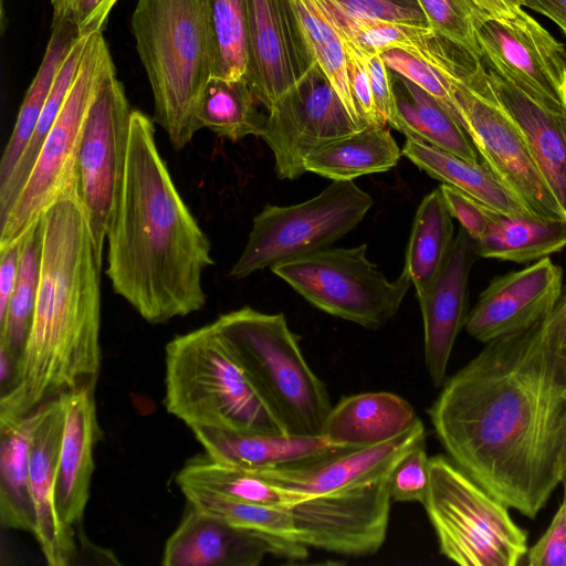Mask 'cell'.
Returning <instances> with one entry per match:
<instances>
[{
  "mask_svg": "<svg viewBox=\"0 0 566 566\" xmlns=\"http://www.w3.org/2000/svg\"><path fill=\"white\" fill-rule=\"evenodd\" d=\"M521 6L547 17L566 35V0H521Z\"/></svg>",
  "mask_w": 566,
  "mask_h": 566,
  "instance_id": "f907efd6",
  "label": "cell"
},
{
  "mask_svg": "<svg viewBox=\"0 0 566 566\" xmlns=\"http://www.w3.org/2000/svg\"><path fill=\"white\" fill-rule=\"evenodd\" d=\"M401 156L388 125L374 124L312 151L305 160V170L333 181L354 180L394 168Z\"/></svg>",
  "mask_w": 566,
  "mask_h": 566,
  "instance_id": "4316f807",
  "label": "cell"
},
{
  "mask_svg": "<svg viewBox=\"0 0 566 566\" xmlns=\"http://www.w3.org/2000/svg\"><path fill=\"white\" fill-rule=\"evenodd\" d=\"M454 240L450 216L439 188L419 205L409 237L405 269L417 296H422L439 274Z\"/></svg>",
  "mask_w": 566,
  "mask_h": 566,
  "instance_id": "836d02e7",
  "label": "cell"
},
{
  "mask_svg": "<svg viewBox=\"0 0 566 566\" xmlns=\"http://www.w3.org/2000/svg\"><path fill=\"white\" fill-rule=\"evenodd\" d=\"M132 33L154 96V119L175 149L199 130L196 108L212 75L208 0H137Z\"/></svg>",
  "mask_w": 566,
  "mask_h": 566,
  "instance_id": "277c9868",
  "label": "cell"
},
{
  "mask_svg": "<svg viewBox=\"0 0 566 566\" xmlns=\"http://www.w3.org/2000/svg\"><path fill=\"white\" fill-rule=\"evenodd\" d=\"M474 255V240L460 228L439 274L418 297L423 319L424 363L438 388L446 381L455 339L468 316V283Z\"/></svg>",
  "mask_w": 566,
  "mask_h": 566,
  "instance_id": "ffe728a7",
  "label": "cell"
},
{
  "mask_svg": "<svg viewBox=\"0 0 566 566\" xmlns=\"http://www.w3.org/2000/svg\"><path fill=\"white\" fill-rule=\"evenodd\" d=\"M361 129L317 64L269 111L262 134L280 179L294 180L307 156L328 142Z\"/></svg>",
  "mask_w": 566,
  "mask_h": 566,
  "instance_id": "5bb4252c",
  "label": "cell"
},
{
  "mask_svg": "<svg viewBox=\"0 0 566 566\" xmlns=\"http://www.w3.org/2000/svg\"><path fill=\"white\" fill-rule=\"evenodd\" d=\"M78 38L69 19L52 22V33L40 67L25 92L18 117L0 161V187L11 177L29 144L55 76Z\"/></svg>",
  "mask_w": 566,
  "mask_h": 566,
  "instance_id": "1f68e13d",
  "label": "cell"
},
{
  "mask_svg": "<svg viewBox=\"0 0 566 566\" xmlns=\"http://www.w3.org/2000/svg\"><path fill=\"white\" fill-rule=\"evenodd\" d=\"M401 151L432 178L465 192L496 212L536 216L483 161L465 160L412 137H406Z\"/></svg>",
  "mask_w": 566,
  "mask_h": 566,
  "instance_id": "484cf974",
  "label": "cell"
},
{
  "mask_svg": "<svg viewBox=\"0 0 566 566\" xmlns=\"http://www.w3.org/2000/svg\"><path fill=\"white\" fill-rule=\"evenodd\" d=\"M563 289V269L549 256L495 276L469 312L465 331L485 344L525 329L555 307Z\"/></svg>",
  "mask_w": 566,
  "mask_h": 566,
  "instance_id": "e0dca14e",
  "label": "cell"
},
{
  "mask_svg": "<svg viewBox=\"0 0 566 566\" xmlns=\"http://www.w3.org/2000/svg\"><path fill=\"white\" fill-rule=\"evenodd\" d=\"M191 431L209 457L249 471L301 465L350 449L335 444L323 434L241 432L210 427Z\"/></svg>",
  "mask_w": 566,
  "mask_h": 566,
  "instance_id": "603a6c76",
  "label": "cell"
},
{
  "mask_svg": "<svg viewBox=\"0 0 566 566\" xmlns=\"http://www.w3.org/2000/svg\"><path fill=\"white\" fill-rule=\"evenodd\" d=\"M424 441V427L418 418L408 430L380 443L345 449L301 465L254 472L304 499L346 492L388 478L397 463Z\"/></svg>",
  "mask_w": 566,
  "mask_h": 566,
  "instance_id": "ac0fdd59",
  "label": "cell"
},
{
  "mask_svg": "<svg viewBox=\"0 0 566 566\" xmlns=\"http://www.w3.org/2000/svg\"><path fill=\"white\" fill-rule=\"evenodd\" d=\"M109 55L103 32L88 36L65 103L39 150L24 186L0 220V249L18 243L46 210L74 187L84 120L102 67Z\"/></svg>",
  "mask_w": 566,
  "mask_h": 566,
  "instance_id": "8fae6325",
  "label": "cell"
},
{
  "mask_svg": "<svg viewBox=\"0 0 566 566\" xmlns=\"http://www.w3.org/2000/svg\"><path fill=\"white\" fill-rule=\"evenodd\" d=\"M259 101L245 77L227 80L211 76L196 108L198 128H208L218 136L238 142L247 136L261 137L266 115L258 108Z\"/></svg>",
  "mask_w": 566,
  "mask_h": 566,
  "instance_id": "d6a6232c",
  "label": "cell"
},
{
  "mask_svg": "<svg viewBox=\"0 0 566 566\" xmlns=\"http://www.w3.org/2000/svg\"><path fill=\"white\" fill-rule=\"evenodd\" d=\"M367 244L327 248L270 270L315 307L365 328L386 325L412 284L403 268L389 281L366 256Z\"/></svg>",
  "mask_w": 566,
  "mask_h": 566,
  "instance_id": "9c48e42d",
  "label": "cell"
},
{
  "mask_svg": "<svg viewBox=\"0 0 566 566\" xmlns=\"http://www.w3.org/2000/svg\"><path fill=\"white\" fill-rule=\"evenodd\" d=\"M87 39L88 36H78L71 48L55 76L42 114L22 157L11 177L0 187V220L7 214L24 186L39 150L65 103L76 77Z\"/></svg>",
  "mask_w": 566,
  "mask_h": 566,
  "instance_id": "74e56055",
  "label": "cell"
},
{
  "mask_svg": "<svg viewBox=\"0 0 566 566\" xmlns=\"http://www.w3.org/2000/svg\"><path fill=\"white\" fill-rule=\"evenodd\" d=\"M212 33V75L227 80L248 73L247 0H208Z\"/></svg>",
  "mask_w": 566,
  "mask_h": 566,
  "instance_id": "f35d334b",
  "label": "cell"
},
{
  "mask_svg": "<svg viewBox=\"0 0 566 566\" xmlns=\"http://www.w3.org/2000/svg\"><path fill=\"white\" fill-rule=\"evenodd\" d=\"M117 0H51L53 22L69 19L78 36L103 32L108 14Z\"/></svg>",
  "mask_w": 566,
  "mask_h": 566,
  "instance_id": "f6af8a7d",
  "label": "cell"
},
{
  "mask_svg": "<svg viewBox=\"0 0 566 566\" xmlns=\"http://www.w3.org/2000/svg\"><path fill=\"white\" fill-rule=\"evenodd\" d=\"M350 15L431 28L419 0H328Z\"/></svg>",
  "mask_w": 566,
  "mask_h": 566,
  "instance_id": "b9f144b4",
  "label": "cell"
},
{
  "mask_svg": "<svg viewBox=\"0 0 566 566\" xmlns=\"http://www.w3.org/2000/svg\"><path fill=\"white\" fill-rule=\"evenodd\" d=\"M364 53L376 109L382 120L394 128L397 120V106L389 69L381 53Z\"/></svg>",
  "mask_w": 566,
  "mask_h": 566,
  "instance_id": "c3c4849f",
  "label": "cell"
},
{
  "mask_svg": "<svg viewBox=\"0 0 566 566\" xmlns=\"http://www.w3.org/2000/svg\"><path fill=\"white\" fill-rule=\"evenodd\" d=\"M41 277L31 333L8 391L0 423L23 418L46 401L96 385L102 360L98 261L75 187L42 216Z\"/></svg>",
  "mask_w": 566,
  "mask_h": 566,
  "instance_id": "3957f363",
  "label": "cell"
},
{
  "mask_svg": "<svg viewBox=\"0 0 566 566\" xmlns=\"http://www.w3.org/2000/svg\"><path fill=\"white\" fill-rule=\"evenodd\" d=\"M38 409L18 420L0 423V522L6 528L34 532L35 514L30 484V452Z\"/></svg>",
  "mask_w": 566,
  "mask_h": 566,
  "instance_id": "f546056e",
  "label": "cell"
},
{
  "mask_svg": "<svg viewBox=\"0 0 566 566\" xmlns=\"http://www.w3.org/2000/svg\"><path fill=\"white\" fill-rule=\"evenodd\" d=\"M431 29L480 55L467 0H419Z\"/></svg>",
  "mask_w": 566,
  "mask_h": 566,
  "instance_id": "60d3db41",
  "label": "cell"
},
{
  "mask_svg": "<svg viewBox=\"0 0 566 566\" xmlns=\"http://www.w3.org/2000/svg\"><path fill=\"white\" fill-rule=\"evenodd\" d=\"M439 551L462 566H516L527 553V533L509 507L452 460L429 459L424 501Z\"/></svg>",
  "mask_w": 566,
  "mask_h": 566,
  "instance_id": "52a82bcc",
  "label": "cell"
},
{
  "mask_svg": "<svg viewBox=\"0 0 566 566\" xmlns=\"http://www.w3.org/2000/svg\"><path fill=\"white\" fill-rule=\"evenodd\" d=\"M485 67L497 102L521 130L566 214V113L537 103L493 69Z\"/></svg>",
  "mask_w": 566,
  "mask_h": 566,
  "instance_id": "cb8c5ba5",
  "label": "cell"
},
{
  "mask_svg": "<svg viewBox=\"0 0 566 566\" xmlns=\"http://www.w3.org/2000/svg\"><path fill=\"white\" fill-rule=\"evenodd\" d=\"M373 203L370 195L353 180H334L301 203L266 205L253 218L247 244L230 276L244 279L259 270L331 248L358 226Z\"/></svg>",
  "mask_w": 566,
  "mask_h": 566,
  "instance_id": "ba28073f",
  "label": "cell"
},
{
  "mask_svg": "<svg viewBox=\"0 0 566 566\" xmlns=\"http://www.w3.org/2000/svg\"><path fill=\"white\" fill-rule=\"evenodd\" d=\"M96 385H84L61 396L65 422L56 476V506L62 520L80 524L88 499L94 463V448L102 430L95 402Z\"/></svg>",
  "mask_w": 566,
  "mask_h": 566,
  "instance_id": "7402d4cb",
  "label": "cell"
},
{
  "mask_svg": "<svg viewBox=\"0 0 566 566\" xmlns=\"http://www.w3.org/2000/svg\"><path fill=\"white\" fill-rule=\"evenodd\" d=\"M279 558L268 537L241 528L187 502L164 546L165 566H256L266 555Z\"/></svg>",
  "mask_w": 566,
  "mask_h": 566,
  "instance_id": "44dd1931",
  "label": "cell"
},
{
  "mask_svg": "<svg viewBox=\"0 0 566 566\" xmlns=\"http://www.w3.org/2000/svg\"><path fill=\"white\" fill-rule=\"evenodd\" d=\"M381 56L390 71L408 78L433 96L462 125L453 97L452 84L447 75L399 49L385 51Z\"/></svg>",
  "mask_w": 566,
  "mask_h": 566,
  "instance_id": "ab89813d",
  "label": "cell"
},
{
  "mask_svg": "<svg viewBox=\"0 0 566 566\" xmlns=\"http://www.w3.org/2000/svg\"><path fill=\"white\" fill-rule=\"evenodd\" d=\"M566 248V219L511 216L494 211L475 254L515 263L549 256Z\"/></svg>",
  "mask_w": 566,
  "mask_h": 566,
  "instance_id": "4dcf8cb0",
  "label": "cell"
},
{
  "mask_svg": "<svg viewBox=\"0 0 566 566\" xmlns=\"http://www.w3.org/2000/svg\"><path fill=\"white\" fill-rule=\"evenodd\" d=\"M429 459L423 443L410 450L397 463L389 476L391 500L423 503L428 488Z\"/></svg>",
  "mask_w": 566,
  "mask_h": 566,
  "instance_id": "7bdbcfd3",
  "label": "cell"
},
{
  "mask_svg": "<svg viewBox=\"0 0 566 566\" xmlns=\"http://www.w3.org/2000/svg\"><path fill=\"white\" fill-rule=\"evenodd\" d=\"M248 73L269 111L316 64L293 0H247Z\"/></svg>",
  "mask_w": 566,
  "mask_h": 566,
  "instance_id": "2e32d148",
  "label": "cell"
},
{
  "mask_svg": "<svg viewBox=\"0 0 566 566\" xmlns=\"http://www.w3.org/2000/svg\"><path fill=\"white\" fill-rule=\"evenodd\" d=\"M65 413L61 396L38 408L30 452V484L35 514L33 535L50 566H70L77 559L74 527L56 506L59 452Z\"/></svg>",
  "mask_w": 566,
  "mask_h": 566,
  "instance_id": "d6986e66",
  "label": "cell"
},
{
  "mask_svg": "<svg viewBox=\"0 0 566 566\" xmlns=\"http://www.w3.org/2000/svg\"><path fill=\"white\" fill-rule=\"evenodd\" d=\"M565 348H566V342H565Z\"/></svg>",
  "mask_w": 566,
  "mask_h": 566,
  "instance_id": "db71d44e",
  "label": "cell"
},
{
  "mask_svg": "<svg viewBox=\"0 0 566 566\" xmlns=\"http://www.w3.org/2000/svg\"><path fill=\"white\" fill-rule=\"evenodd\" d=\"M525 556L530 566H566V503L562 502L546 532Z\"/></svg>",
  "mask_w": 566,
  "mask_h": 566,
  "instance_id": "7dc6e473",
  "label": "cell"
},
{
  "mask_svg": "<svg viewBox=\"0 0 566 566\" xmlns=\"http://www.w3.org/2000/svg\"><path fill=\"white\" fill-rule=\"evenodd\" d=\"M484 64L537 103L566 113V48L516 0H467Z\"/></svg>",
  "mask_w": 566,
  "mask_h": 566,
  "instance_id": "30bf717a",
  "label": "cell"
},
{
  "mask_svg": "<svg viewBox=\"0 0 566 566\" xmlns=\"http://www.w3.org/2000/svg\"><path fill=\"white\" fill-rule=\"evenodd\" d=\"M566 284L530 327L485 343L428 409L450 459L535 518L560 483L566 449Z\"/></svg>",
  "mask_w": 566,
  "mask_h": 566,
  "instance_id": "6da1fadb",
  "label": "cell"
},
{
  "mask_svg": "<svg viewBox=\"0 0 566 566\" xmlns=\"http://www.w3.org/2000/svg\"><path fill=\"white\" fill-rule=\"evenodd\" d=\"M395 74L397 120L394 129L406 137L421 139L465 160L479 163L475 146L452 114L420 86Z\"/></svg>",
  "mask_w": 566,
  "mask_h": 566,
  "instance_id": "83f0119b",
  "label": "cell"
},
{
  "mask_svg": "<svg viewBox=\"0 0 566 566\" xmlns=\"http://www.w3.org/2000/svg\"><path fill=\"white\" fill-rule=\"evenodd\" d=\"M521 4V0H516Z\"/></svg>",
  "mask_w": 566,
  "mask_h": 566,
  "instance_id": "f5cc1de1",
  "label": "cell"
},
{
  "mask_svg": "<svg viewBox=\"0 0 566 566\" xmlns=\"http://www.w3.org/2000/svg\"><path fill=\"white\" fill-rule=\"evenodd\" d=\"M133 109L109 55L90 104L77 151L74 187L85 212L98 261L120 190Z\"/></svg>",
  "mask_w": 566,
  "mask_h": 566,
  "instance_id": "7c38bea8",
  "label": "cell"
},
{
  "mask_svg": "<svg viewBox=\"0 0 566 566\" xmlns=\"http://www.w3.org/2000/svg\"><path fill=\"white\" fill-rule=\"evenodd\" d=\"M389 476L365 488L311 496L294 504L290 512L295 538L307 548L344 556L375 554L387 535Z\"/></svg>",
  "mask_w": 566,
  "mask_h": 566,
  "instance_id": "9a60e30c",
  "label": "cell"
},
{
  "mask_svg": "<svg viewBox=\"0 0 566 566\" xmlns=\"http://www.w3.org/2000/svg\"><path fill=\"white\" fill-rule=\"evenodd\" d=\"M20 241L0 249V318L3 317L15 286Z\"/></svg>",
  "mask_w": 566,
  "mask_h": 566,
  "instance_id": "681fc988",
  "label": "cell"
},
{
  "mask_svg": "<svg viewBox=\"0 0 566 566\" xmlns=\"http://www.w3.org/2000/svg\"><path fill=\"white\" fill-rule=\"evenodd\" d=\"M214 323L285 431L321 434L332 409L329 396L285 316L245 306L220 315Z\"/></svg>",
  "mask_w": 566,
  "mask_h": 566,
  "instance_id": "8992f818",
  "label": "cell"
},
{
  "mask_svg": "<svg viewBox=\"0 0 566 566\" xmlns=\"http://www.w3.org/2000/svg\"><path fill=\"white\" fill-rule=\"evenodd\" d=\"M42 248L41 218L20 240L15 286L7 311L0 318V350L15 361L17 369L22 360L33 324L41 277Z\"/></svg>",
  "mask_w": 566,
  "mask_h": 566,
  "instance_id": "e575fe53",
  "label": "cell"
},
{
  "mask_svg": "<svg viewBox=\"0 0 566 566\" xmlns=\"http://www.w3.org/2000/svg\"><path fill=\"white\" fill-rule=\"evenodd\" d=\"M184 496L187 502L231 525L268 537L276 546L279 558L298 562L308 556L307 547L295 538L290 509L250 504L209 493H189Z\"/></svg>",
  "mask_w": 566,
  "mask_h": 566,
  "instance_id": "d590c367",
  "label": "cell"
},
{
  "mask_svg": "<svg viewBox=\"0 0 566 566\" xmlns=\"http://www.w3.org/2000/svg\"><path fill=\"white\" fill-rule=\"evenodd\" d=\"M106 240V274L114 292L149 324L206 305L202 275L213 264L210 241L160 156L153 120L137 109Z\"/></svg>",
  "mask_w": 566,
  "mask_h": 566,
  "instance_id": "7a4b0ae2",
  "label": "cell"
},
{
  "mask_svg": "<svg viewBox=\"0 0 566 566\" xmlns=\"http://www.w3.org/2000/svg\"><path fill=\"white\" fill-rule=\"evenodd\" d=\"M439 189L450 216L472 240L482 238L495 210L450 185L441 184Z\"/></svg>",
  "mask_w": 566,
  "mask_h": 566,
  "instance_id": "bcb514c9",
  "label": "cell"
},
{
  "mask_svg": "<svg viewBox=\"0 0 566 566\" xmlns=\"http://www.w3.org/2000/svg\"><path fill=\"white\" fill-rule=\"evenodd\" d=\"M164 406L190 429L287 433L214 322L167 343Z\"/></svg>",
  "mask_w": 566,
  "mask_h": 566,
  "instance_id": "5b68a950",
  "label": "cell"
},
{
  "mask_svg": "<svg viewBox=\"0 0 566 566\" xmlns=\"http://www.w3.org/2000/svg\"><path fill=\"white\" fill-rule=\"evenodd\" d=\"M417 419L413 407L396 394L363 392L332 407L321 434L335 444L360 448L399 436Z\"/></svg>",
  "mask_w": 566,
  "mask_h": 566,
  "instance_id": "d4e9b609",
  "label": "cell"
},
{
  "mask_svg": "<svg viewBox=\"0 0 566 566\" xmlns=\"http://www.w3.org/2000/svg\"><path fill=\"white\" fill-rule=\"evenodd\" d=\"M450 81L462 126L483 163L536 216L566 219L521 130L497 102L483 60Z\"/></svg>",
  "mask_w": 566,
  "mask_h": 566,
  "instance_id": "4fadbf2b",
  "label": "cell"
},
{
  "mask_svg": "<svg viewBox=\"0 0 566 566\" xmlns=\"http://www.w3.org/2000/svg\"><path fill=\"white\" fill-rule=\"evenodd\" d=\"M310 52L324 72L354 122L364 128L347 73L343 38L319 0H293Z\"/></svg>",
  "mask_w": 566,
  "mask_h": 566,
  "instance_id": "8d00e7d4",
  "label": "cell"
},
{
  "mask_svg": "<svg viewBox=\"0 0 566 566\" xmlns=\"http://www.w3.org/2000/svg\"><path fill=\"white\" fill-rule=\"evenodd\" d=\"M175 482L184 495L209 493L274 509H290L304 500L297 493L273 485L254 471L219 462L206 452L189 459Z\"/></svg>",
  "mask_w": 566,
  "mask_h": 566,
  "instance_id": "f1b7e54d",
  "label": "cell"
},
{
  "mask_svg": "<svg viewBox=\"0 0 566 566\" xmlns=\"http://www.w3.org/2000/svg\"><path fill=\"white\" fill-rule=\"evenodd\" d=\"M563 485V502L566 503V449L563 458L560 483Z\"/></svg>",
  "mask_w": 566,
  "mask_h": 566,
  "instance_id": "816d5d0a",
  "label": "cell"
},
{
  "mask_svg": "<svg viewBox=\"0 0 566 566\" xmlns=\"http://www.w3.org/2000/svg\"><path fill=\"white\" fill-rule=\"evenodd\" d=\"M340 35L343 38L346 51L347 73L350 91L361 120L366 125H388L382 120L375 106L368 66L364 51L353 40L342 33Z\"/></svg>",
  "mask_w": 566,
  "mask_h": 566,
  "instance_id": "ee69618b",
  "label": "cell"
}]
</instances>
